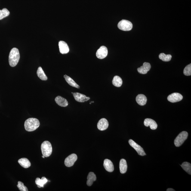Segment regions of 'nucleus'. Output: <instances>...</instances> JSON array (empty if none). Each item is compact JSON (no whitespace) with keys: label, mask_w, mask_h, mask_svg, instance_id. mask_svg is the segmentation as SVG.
<instances>
[{"label":"nucleus","mask_w":191,"mask_h":191,"mask_svg":"<svg viewBox=\"0 0 191 191\" xmlns=\"http://www.w3.org/2000/svg\"><path fill=\"white\" fill-rule=\"evenodd\" d=\"M20 59V54L17 48H14L10 51L9 57V63L11 67H14L18 63Z\"/></svg>","instance_id":"1"},{"label":"nucleus","mask_w":191,"mask_h":191,"mask_svg":"<svg viewBox=\"0 0 191 191\" xmlns=\"http://www.w3.org/2000/svg\"><path fill=\"white\" fill-rule=\"evenodd\" d=\"M40 124L39 120L36 118H29L25 121V130L29 132L34 131L39 127Z\"/></svg>","instance_id":"2"},{"label":"nucleus","mask_w":191,"mask_h":191,"mask_svg":"<svg viewBox=\"0 0 191 191\" xmlns=\"http://www.w3.org/2000/svg\"><path fill=\"white\" fill-rule=\"evenodd\" d=\"M41 149L43 155L45 157H48L52 153V146L51 143L48 141H44L41 146Z\"/></svg>","instance_id":"3"},{"label":"nucleus","mask_w":191,"mask_h":191,"mask_svg":"<svg viewBox=\"0 0 191 191\" xmlns=\"http://www.w3.org/2000/svg\"><path fill=\"white\" fill-rule=\"evenodd\" d=\"M188 136L187 132L183 131L180 133L179 135L176 138L174 141V145L177 147H179L187 139Z\"/></svg>","instance_id":"4"},{"label":"nucleus","mask_w":191,"mask_h":191,"mask_svg":"<svg viewBox=\"0 0 191 191\" xmlns=\"http://www.w3.org/2000/svg\"><path fill=\"white\" fill-rule=\"evenodd\" d=\"M118 28L123 31H130L132 29L133 25L129 21L122 20L120 21L118 25Z\"/></svg>","instance_id":"5"},{"label":"nucleus","mask_w":191,"mask_h":191,"mask_svg":"<svg viewBox=\"0 0 191 191\" xmlns=\"http://www.w3.org/2000/svg\"><path fill=\"white\" fill-rule=\"evenodd\" d=\"M128 142L130 146L135 149L138 155L142 156L146 155V154L143 148L140 145L136 143L134 140H129Z\"/></svg>","instance_id":"6"},{"label":"nucleus","mask_w":191,"mask_h":191,"mask_svg":"<svg viewBox=\"0 0 191 191\" xmlns=\"http://www.w3.org/2000/svg\"><path fill=\"white\" fill-rule=\"evenodd\" d=\"M78 157L76 154H73L69 155L66 158L65 161V164L67 167H72L74 165L75 161L77 160Z\"/></svg>","instance_id":"7"},{"label":"nucleus","mask_w":191,"mask_h":191,"mask_svg":"<svg viewBox=\"0 0 191 191\" xmlns=\"http://www.w3.org/2000/svg\"><path fill=\"white\" fill-rule=\"evenodd\" d=\"M183 96L178 93H174L168 96L167 100L172 103H176L180 102L182 100Z\"/></svg>","instance_id":"8"},{"label":"nucleus","mask_w":191,"mask_h":191,"mask_svg":"<svg viewBox=\"0 0 191 191\" xmlns=\"http://www.w3.org/2000/svg\"><path fill=\"white\" fill-rule=\"evenodd\" d=\"M108 51L106 47L101 46L97 50L96 55L98 58L102 59L106 58L108 55Z\"/></svg>","instance_id":"9"},{"label":"nucleus","mask_w":191,"mask_h":191,"mask_svg":"<svg viewBox=\"0 0 191 191\" xmlns=\"http://www.w3.org/2000/svg\"><path fill=\"white\" fill-rule=\"evenodd\" d=\"M74 98L77 101L79 102H84L88 101L90 99V97H87L84 95L78 93H73Z\"/></svg>","instance_id":"10"},{"label":"nucleus","mask_w":191,"mask_h":191,"mask_svg":"<svg viewBox=\"0 0 191 191\" xmlns=\"http://www.w3.org/2000/svg\"><path fill=\"white\" fill-rule=\"evenodd\" d=\"M109 126V123L107 120L102 118L99 121L97 124V128L100 131L106 129Z\"/></svg>","instance_id":"11"},{"label":"nucleus","mask_w":191,"mask_h":191,"mask_svg":"<svg viewBox=\"0 0 191 191\" xmlns=\"http://www.w3.org/2000/svg\"><path fill=\"white\" fill-rule=\"evenodd\" d=\"M59 50L61 54H65L69 52V46L65 41H60L59 43Z\"/></svg>","instance_id":"12"},{"label":"nucleus","mask_w":191,"mask_h":191,"mask_svg":"<svg viewBox=\"0 0 191 191\" xmlns=\"http://www.w3.org/2000/svg\"><path fill=\"white\" fill-rule=\"evenodd\" d=\"M151 65L150 64L148 63H144L142 66L138 68L137 71L139 73L143 75H145L147 73V72L150 70L151 69Z\"/></svg>","instance_id":"13"},{"label":"nucleus","mask_w":191,"mask_h":191,"mask_svg":"<svg viewBox=\"0 0 191 191\" xmlns=\"http://www.w3.org/2000/svg\"><path fill=\"white\" fill-rule=\"evenodd\" d=\"M144 124L146 127L150 126L152 130H155L157 128V124L154 120L152 119L146 118L145 119Z\"/></svg>","instance_id":"14"},{"label":"nucleus","mask_w":191,"mask_h":191,"mask_svg":"<svg viewBox=\"0 0 191 191\" xmlns=\"http://www.w3.org/2000/svg\"><path fill=\"white\" fill-rule=\"evenodd\" d=\"M103 166L106 171L110 172H112L114 171L113 164L110 160L105 159L104 161Z\"/></svg>","instance_id":"15"},{"label":"nucleus","mask_w":191,"mask_h":191,"mask_svg":"<svg viewBox=\"0 0 191 191\" xmlns=\"http://www.w3.org/2000/svg\"><path fill=\"white\" fill-rule=\"evenodd\" d=\"M55 101L58 105L62 107H66L69 104L66 99L62 97L61 96H59L56 97Z\"/></svg>","instance_id":"16"},{"label":"nucleus","mask_w":191,"mask_h":191,"mask_svg":"<svg viewBox=\"0 0 191 191\" xmlns=\"http://www.w3.org/2000/svg\"><path fill=\"white\" fill-rule=\"evenodd\" d=\"M136 101L140 106H144L147 102V98L146 96L143 94H139L136 97Z\"/></svg>","instance_id":"17"},{"label":"nucleus","mask_w":191,"mask_h":191,"mask_svg":"<svg viewBox=\"0 0 191 191\" xmlns=\"http://www.w3.org/2000/svg\"><path fill=\"white\" fill-rule=\"evenodd\" d=\"M120 172L122 174H125L126 172L127 165L126 160L124 159H121L119 164Z\"/></svg>","instance_id":"18"},{"label":"nucleus","mask_w":191,"mask_h":191,"mask_svg":"<svg viewBox=\"0 0 191 191\" xmlns=\"http://www.w3.org/2000/svg\"><path fill=\"white\" fill-rule=\"evenodd\" d=\"M18 163L22 167L24 168H28L31 166V163L26 158H22L19 159Z\"/></svg>","instance_id":"19"},{"label":"nucleus","mask_w":191,"mask_h":191,"mask_svg":"<svg viewBox=\"0 0 191 191\" xmlns=\"http://www.w3.org/2000/svg\"><path fill=\"white\" fill-rule=\"evenodd\" d=\"M87 184L89 186H91L93 183L96 180V177L94 173L90 172L89 173L87 177Z\"/></svg>","instance_id":"20"},{"label":"nucleus","mask_w":191,"mask_h":191,"mask_svg":"<svg viewBox=\"0 0 191 191\" xmlns=\"http://www.w3.org/2000/svg\"><path fill=\"white\" fill-rule=\"evenodd\" d=\"M64 77L65 78L66 82L68 83L69 85L75 88L79 89L80 87L78 84H77L75 81L73 79L70 78V77L65 75L64 76Z\"/></svg>","instance_id":"21"},{"label":"nucleus","mask_w":191,"mask_h":191,"mask_svg":"<svg viewBox=\"0 0 191 191\" xmlns=\"http://www.w3.org/2000/svg\"><path fill=\"white\" fill-rule=\"evenodd\" d=\"M48 182V180L45 177H42L41 179L39 178H37L35 180V183L39 188L43 187L44 185Z\"/></svg>","instance_id":"22"},{"label":"nucleus","mask_w":191,"mask_h":191,"mask_svg":"<svg viewBox=\"0 0 191 191\" xmlns=\"http://www.w3.org/2000/svg\"><path fill=\"white\" fill-rule=\"evenodd\" d=\"M37 75L38 77L42 81H47L48 79V78L45 73H44L42 68L41 67L38 68L37 71Z\"/></svg>","instance_id":"23"},{"label":"nucleus","mask_w":191,"mask_h":191,"mask_svg":"<svg viewBox=\"0 0 191 191\" xmlns=\"http://www.w3.org/2000/svg\"><path fill=\"white\" fill-rule=\"evenodd\" d=\"M112 84L115 87H120L122 84V80L120 77L116 75L114 77L112 80Z\"/></svg>","instance_id":"24"},{"label":"nucleus","mask_w":191,"mask_h":191,"mask_svg":"<svg viewBox=\"0 0 191 191\" xmlns=\"http://www.w3.org/2000/svg\"><path fill=\"white\" fill-rule=\"evenodd\" d=\"M184 171L189 174H191V165L190 163L187 162H184L180 165Z\"/></svg>","instance_id":"25"},{"label":"nucleus","mask_w":191,"mask_h":191,"mask_svg":"<svg viewBox=\"0 0 191 191\" xmlns=\"http://www.w3.org/2000/svg\"><path fill=\"white\" fill-rule=\"evenodd\" d=\"M172 56L171 55H166L164 53H161L159 55V58L162 61L168 62L171 61Z\"/></svg>","instance_id":"26"},{"label":"nucleus","mask_w":191,"mask_h":191,"mask_svg":"<svg viewBox=\"0 0 191 191\" xmlns=\"http://www.w3.org/2000/svg\"><path fill=\"white\" fill-rule=\"evenodd\" d=\"M10 13L9 11L6 8L0 10V20L8 16L9 15Z\"/></svg>","instance_id":"27"},{"label":"nucleus","mask_w":191,"mask_h":191,"mask_svg":"<svg viewBox=\"0 0 191 191\" xmlns=\"http://www.w3.org/2000/svg\"><path fill=\"white\" fill-rule=\"evenodd\" d=\"M183 73L186 76H190L191 75V64H190L186 67L184 69Z\"/></svg>","instance_id":"28"},{"label":"nucleus","mask_w":191,"mask_h":191,"mask_svg":"<svg viewBox=\"0 0 191 191\" xmlns=\"http://www.w3.org/2000/svg\"><path fill=\"white\" fill-rule=\"evenodd\" d=\"M17 187L20 191H28V189L26 186H24V184L21 182L19 181L18 182Z\"/></svg>","instance_id":"29"},{"label":"nucleus","mask_w":191,"mask_h":191,"mask_svg":"<svg viewBox=\"0 0 191 191\" xmlns=\"http://www.w3.org/2000/svg\"><path fill=\"white\" fill-rule=\"evenodd\" d=\"M167 191H175L174 189L172 188H168L167 189Z\"/></svg>","instance_id":"30"},{"label":"nucleus","mask_w":191,"mask_h":191,"mask_svg":"<svg viewBox=\"0 0 191 191\" xmlns=\"http://www.w3.org/2000/svg\"><path fill=\"white\" fill-rule=\"evenodd\" d=\"M42 158H45V157L44 156H43H43H42Z\"/></svg>","instance_id":"31"},{"label":"nucleus","mask_w":191,"mask_h":191,"mask_svg":"<svg viewBox=\"0 0 191 191\" xmlns=\"http://www.w3.org/2000/svg\"><path fill=\"white\" fill-rule=\"evenodd\" d=\"M91 103H94V102H91L90 103V104H91Z\"/></svg>","instance_id":"32"}]
</instances>
